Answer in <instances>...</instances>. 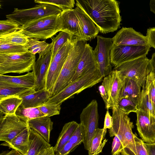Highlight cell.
<instances>
[{"mask_svg": "<svg viewBox=\"0 0 155 155\" xmlns=\"http://www.w3.org/2000/svg\"><path fill=\"white\" fill-rule=\"evenodd\" d=\"M76 5L92 20L101 33L113 32L121 21L119 2L115 0H76Z\"/></svg>", "mask_w": 155, "mask_h": 155, "instance_id": "obj_1", "label": "cell"}, {"mask_svg": "<svg viewBox=\"0 0 155 155\" xmlns=\"http://www.w3.org/2000/svg\"><path fill=\"white\" fill-rule=\"evenodd\" d=\"M87 43L85 40L76 39L54 86L51 97L58 94L71 84Z\"/></svg>", "mask_w": 155, "mask_h": 155, "instance_id": "obj_2", "label": "cell"}, {"mask_svg": "<svg viewBox=\"0 0 155 155\" xmlns=\"http://www.w3.org/2000/svg\"><path fill=\"white\" fill-rule=\"evenodd\" d=\"M99 69L90 72L71 83L56 95L50 97L45 103L61 104L85 89L91 87L103 81Z\"/></svg>", "mask_w": 155, "mask_h": 155, "instance_id": "obj_3", "label": "cell"}, {"mask_svg": "<svg viewBox=\"0 0 155 155\" xmlns=\"http://www.w3.org/2000/svg\"><path fill=\"white\" fill-rule=\"evenodd\" d=\"M35 59V55L29 51L17 54L0 53V75L29 72L33 71Z\"/></svg>", "mask_w": 155, "mask_h": 155, "instance_id": "obj_4", "label": "cell"}, {"mask_svg": "<svg viewBox=\"0 0 155 155\" xmlns=\"http://www.w3.org/2000/svg\"><path fill=\"white\" fill-rule=\"evenodd\" d=\"M62 11L58 7L46 3L39 4L28 9H19L15 8L11 14L6 17L24 26L44 17L60 13Z\"/></svg>", "mask_w": 155, "mask_h": 155, "instance_id": "obj_5", "label": "cell"}, {"mask_svg": "<svg viewBox=\"0 0 155 155\" xmlns=\"http://www.w3.org/2000/svg\"><path fill=\"white\" fill-rule=\"evenodd\" d=\"M60 14L44 17L21 26L20 28L29 38L46 39L51 38L59 31L58 18Z\"/></svg>", "mask_w": 155, "mask_h": 155, "instance_id": "obj_6", "label": "cell"}, {"mask_svg": "<svg viewBox=\"0 0 155 155\" xmlns=\"http://www.w3.org/2000/svg\"><path fill=\"white\" fill-rule=\"evenodd\" d=\"M114 69L119 71L124 78L135 81L143 87L151 71L150 59L146 56L140 57L122 64Z\"/></svg>", "mask_w": 155, "mask_h": 155, "instance_id": "obj_7", "label": "cell"}, {"mask_svg": "<svg viewBox=\"0 0 155 155\" xmlns=\"http://www.w3.org/2000/svg\"><path fill=\"white\" fill-rule=\"evenodd\" d=\"M80 119L84 132L83 142L84 148L88 151L92 139L98 128V104L96 100H92L83 109L80 115Z\"/></svg>", "mask_w": 155, "mask_h": 155, "instance_id": "obj_8", "label": "cell"}, {"mask_svg": "<svg viewBox=\"0 0 155 155\" xmlns=\"http://www.w3.org/2000/svg\"><path fill=\"white\" fill-rule=\"evenodd\" d=\"M150 48L149 44L116 46L113 44L110 52L111 64L115 68L124 63L146 56Z\"/></svg>", "mask_w": 155, "mask_h": 155, "instance_id": "obj_9", "label": "cell"}, {"mask_svg": "<svg viewBox=\"0 0 155 155\" xmlns=\"http://www.w3.org/2000/svg\"><path fill=\"white\" fill-rule=\"evenodd\" d=\"M124 78L120 72L113 70L104 77L102 83L105 88L107 97V110L117 107L120 99L124 84Z\"/></svg>", "mask_w": 155, "mask_h": 155, "instance_id": "obj_10", "label": "cell"}, {"mask_svg": "<svg viewBox=\"0 0 155 155\" xmlns=\"http://www.w3.org/2000/svg\"><path fill=\"white\" fill-rule=\"evenodd\" d=\"M0 140L10 141L29 127L28 121L24 120L15 114H0Z\"/></svg>", "mask_w": 155, "mask_h": 155, "instance_id": "obj_11", "label": "cell"}, {"mask_svg": "<svg viewBox=\"0 0 155 155\" xmlns=\"http://www.w3.org/2000/svg\"><path fill=\"white\" fill-rule=\"evenodd\" d=\"M97 42L94 50L101 76L104 77L112 71L110 60V52L113 45L112 38L101 36H97Z\"/></svg>", "mask_w": 155, "mask_h": 155, "instance_id": "obj_12", "label": "cell"}, {"mask_svg": "<svg viewBox=\"0 0 155 155\" xmlns=\"http://www.w3.org/2000/svg\"><path fill=\"white\" fill-rule=\"evenodd\" d=\"M136 126L140 137L147 143H155V117L137 109Z\"/></svg>", "mask_w": 155, "mask_h": 155, "instance_id": "obj_13", "label": "cell"}, {"mask_svg": "<svg viewBox=\"0 0 155 155\" xmlns=\"http://www.w3.org/2000/svg\"><path fill=\"white\" fill-rule=\"evenodd\" d=\"M58 23L59 31L66 32L74 39L86 40L81 32L74 9L62 10L58 16Z\"/></svg>", "mask_w": 155, "mask_h": 155, "instance_id": "obj_14", "label": "cell"}, {"mask_svg": "<svg viewBox=\"0 0 155 155\" xmlns=\"http://www.w3.org/2000/svg\"><path fill=\"white\" fill-rule=\"evenodd\" d=\"M116 46H143L148 44L147 37L132 28L123 27L112 38Z\"/></svg>", "mask_w": 155, "mask_h": 155, "instance_id": "obj_15", "label": "cell"}, {"mask_svg": "<svg viewBox=\"0 0 155 155\" xmlns=\"http://www.w3.org/2000/svg\"><path fill=\"white\" fill-rule=\"evenodd\" d=\"M99 69L93 48L89 44H86L85 48L71 83L91 71Z\"/></svg>", "mask_w": 155, "mask_h": 155, "instance_id": "obj_16", "label": "cell"}, {"mask_svg": "<svg viewBox=\"0 0 155 155\" xmlns=\"http://www.w3.org/2000/svg\"><path fill=\"white\" fill-rule=\"evenodd\" d=\"M51 51L45 56L38 58L35 61L32 71L35 76L34 89L36 91L45 88L46 77L51 64Z\"/></svg>", "mask_w": 155, "mask_h": 155, "instance_id": "obj_17", "label": "cell"}, {"mask_svg": "<svg viewBox=\"0 0 155 155\" xmlns=\"http://www.w3.org/2000/svg\"><path fill=\"white\" fill-rule=\"evenodd\" d=\"M82 33L86 40L91 41L96 37L99 31L91 19L80 8L74 9Z\"/></svg>", "mask_w": 155, "mask_h": 155, "instance_id": "obj_18", "label": "cell"}, {"mask_svg": "<svg viewBox=\"0 0 155 155\" xmlns=\"http://www.w3.org/2000/svg\"><path fill=\"white\" fill-rule=\"evenodd\" d=\"M29 127L40 134L47 142L49 143L51 132L53 123L47 116L38 117L28 121Z\"/></svg>", "mask_w": 155, "mask_h": 155, "instance_id": "obj_19", "label": "cell"}, {"mask_svg": "<svg viewBox=\"0 0 155 155\" xmlns=\"http://www.w3.org/2000/svg\"><path fill=\"white\" fill-rule=\"evenodd\" d=\"M30 128L28 127L10 141L2 143L1 145L17 150L23 155H27L30 145Z\"/></svg>", "mask_w": 155, "mask_h": 155, "instance_id": "obj_20", "label": "cell"}, {"mask_svg": "<svg viewBox=\"0 0 155 155\" xmlns=\"http://www.w3.org/2000/svg\"><path fill=\"white\" fill-rule=\"evenodd\" d=\"M0 83L29 88H34L35 78L33 71L19 76H13L0 75Z\"/></svg>", "mask_w": 155, "mask_h": 155, "instance_id": "obj_21", "label": "cell"}, {"mask_svg": "<svg viewBox=\"0 0 155 155\" xmlns=\"http://www.w3.org/2000/svg\"><path fill=\"white\" fill-rule=\"evenodd\" d=\"M49 92L45 88L20 97L21 105L24 107H36L45 103L50 98Z\"/></svg>", "mask_w": 155, "mask_h": 155, "instance_id": "obj_22", "label": "cell"}, {"mask_svg": "<svg viewBox=\"0 0 155 155\" xmlns=\"http://www.w3.org/2000/svg\"><path fill=\"white\" fill-rule=\"evenodd\" d=\"M35 91L34 88L19 87L0 83V100L10 96L20 97Z\"/></svg>", "mask_w": 155, "mask_h": 155, "instance_id": "obj_23", "label": "cell"}, {"mask_svg": "<svg viewBox=\"0 0 155 155\" xmlns=\"http://www.w3.org/2000/svg\"><path fill=\"white\" fill-rule=\"evenodd\" d=\"M79 124L72 121L66 123L63 126L56 143L54 147L56 154L58 153L63 146L68 142L78 127Z\"/></svg>", "mask_w": 155, "mask_h": 155, "instance_id": "obj_24", "label": "cell"}, {"mask_svg": "<svg viewBox=\"0 0 155 155\" xmlns=\"http://www.w3.org/2000/svg\"><path fill=\"white\" fill-rule=\"evenodd\" d=\"M141 86L135 81L124 78L120 99L123 98H128L137 103L141 93Z\"/></svg>", "mask_w": 155, "mask_h": 155, "instance_id": "obj_25", "label": "cell"}, {"mask_svg": "<svg viewBox=\"0 0 155 155\" xmlns=\"http://www.w3.org/2000/svg\"><path fill=\"white\" fill-rule=\"evenodd\" d=\"M64 64L53 61H51L46 74L45 85V88L49 92L50 97Z\"/></svg>", "mask_w": 155, "mask_h": 155, "instance_id": "obj_26", "label": "cell"}, {"mask_svg": "<svg viewBox=\"0 0 155 155\" xmlns=\"http://www.w3.org/2000/svg\"><path fill=\"white\" fill-rule=\"evenodd\" d=\"M30 145L27 155H37L42 149L51 147L40 134L30 128Z\"/></svg>", "mask_w": 155, "mask_h": 155, "instance_id": "obj_27", "label": "cell"}, {"mask_svg": "<svg viewBox=\"0 0 155 155\" xmlns=\"http://www.w3.org/2000/svg\"><path fill=\"white\" fill-rule=\"evenodd\" d=\"M25 46L30 53L35 55L38 53V58H40L51 51L52 43L48 44L45 41H41L35 38H29Z\"/></svg>", "mask_w": 155, "mask_h": 155, "instance_id": "obj_28", "label": "cell"}, {"mask_svg": "<svg viewBox=\"0 0 155 155\" xmlns=\"http://www.w3.org/2000/svg\"><path fill=\"white\" fill-rule=\"evenodd\" d=\"M22 101L21 98L15 96L7 97L0 100V114L4 115L15 114Z\"/></svg>", "mask_w": 155, "mask_h": 155, "instance_id": "obj_29", "label": "cell"}, {"mask_svg": "<svg viewBox=\"0 0 155 155\" xmlns=\"http://www.w3.org/2000/svg\"><path fill=\"white\" fill-rule=\"evenodd\" d=\"M107 132V129L104 128L97 129L88 151V155H97L102 152L103 148L108 140L105 138L102 143Z\"/></svg>", "mask_w": 155, "mask_h": 155, "instance_id": "obj_30", "label": "cell"}, {"mask_svg": "<svg viewBox=\"0 0 155 155\" xmlns=\"http://www.w3.org/2000/svg\"><path fill=\"white\" fill-rule=\"evenodd\" d=\"M15 114L21 119L28 121L38 117L46 116L37 107H24L20 105Z\"/></svg>", "mask_w": 155, "mask_h": 155, "instance_id": "obj_31", "label": "cell"}, {"mask_svg": "<svg viewBox=\"0 0 155 155\" xmlns=\"http://www.w3.org/2000/svg\"><path fill=\"white\" fill-rule=\"evenodd\" d=\"M29 38L23 33L20 28L19 30L14 32L0 36V40L25 46Z\"/></svg>", "mask_w": 155, "mask_h": 155, "instance_id": "obj_32", "label": "cell"}, {"mask_svg": "<svg viewBox=\"0 0 155 155\" xmlns=\"http://www.w3.org/2000/svg\"><path fill=\"white\" fill-rule=\"evenodd\" d=\"M74 38L70 35L63 31H60L59 34L52 39V47L51 61L59 50L66 43L69 39Z\"/></svg>", "mask_w": 155, "mask_h": 155, "instance_id": "obj_33", "label": "cell"}, {"mask_svg": "<svg viewBox=\"0 0 155 155\" xmlns=\"http://www.w3.org/2000/svg\"><path fill=\"white\" fill-rule=\"evenodd\" d=\"M28 51L25 46L0 40V53L17 54L26 52Z\"/></svg>", "mask_w": 155, "mask_h": 155, "instance_id": "obj_34", "label": "cell"}, {"mask_svg": "<svg viewBox=\"0 0 155 155\" xmlns=\"http://www.w3.org/2000/svg\"><path fill=\"white\" fill-rule=\"evenodd\" d=\"M137 109L148 113L155 117V111L148 96L146 93L145 86L143 87L137 103Z\"/></svg>", "mask_w": 155, "mask_h": 155, "instance_id": "obj_35", "label": "cell"}, {"mask_svg": "<svg viewBox=\"0 0 155 155\" xmlns=\"http://www.w3.org/2000/svg\"><path fill=\"white\" fill-rule=\"evenodd\" d=\"M145 88L155 111V76L151 71L146 77Z\"/></svg>", "mask_w": 155, "mask_h": 155, "instance_id": "obj_36", "label": "cell"}, {"mask_svg": "<svg viewBox=\"0 0 155 155\" xmlns=\"http://www.w3.org/2000/svg\"><path fill=\"white\" fill-rule=\"evenodd\" d=\"M21 26L14 21L9 19L0 21V36L14 32L19 30Z\"/></svg>", "mask_w": 155, "mask_h": 155, "instance_id": "obj_37", "label": "cell"}, {"mask_svg": "<svg viewBox=\"0 0 155 155\" xmlns=\"http://www.w3.org/2000/svg\"><path fill=\"white\" fill-rule=\"evenodd\" d=\"M137 103L128 98H123L119 101L117 107L125 113L128 115L131 112L136 113Z\"/></svg>", "mask_w": 155, "mask_h": 155, "instance_id": "obj_38", "label": "cell"}, {"mask_svg": "<svg viewBox=\"0 0 155 155\" xmlns=\"http://www.w3.org/2000/svg\"><path fill=\"white\" fill-rule=\"evenodd\" d=\"M34 2L38 4L46 3L53 5L62 11L72 9L75 4L74 0H35Z\"/></svg>", "mask_w": 155, "mask_h": 155, "instance_id": "obj_39", "label": "cell"}, {"mask_svg": "<svg viewBox=\"0 0 155 155\" xmlns=\"http://www.w3.org/2000/svg\"><path fill=\"white\" fill-rule=\"evenodd\" d=\"M61 104L45 103L37 107L46 116L50 117L58 115L61 109Z\"/></svg>", "mask_w": 155, "mask_h": 155, "instance_id": "obj_40", "label": "cell"}, {"mask_svg": "<svg viewBox=\"0 0 155 155\" xmlns=\"http://www.w3.org/2000/svg\"><path fill=\"white\" fill-rule=\"evenodd\" d=\"M84 138V128L80 123L71 137L69 142L77 146L83 143Z\"/></svg>", "mask_w": 155, "mask_h": 155, "instance_id": "obj_41", "label": "cell"}, {"mask_svg": "<svg viewBox=\"0 0 155 155\" xmlns=\"http://www.w3.org/2000/svg\"><path fill=\"white\" fill-rule=\"evenodd\" d=\"M146 36L148 44L150 47H153L155 49V27L147 29Z\"/></svg>", "mask_w": 155, "mask_h": 155, "instance_id": "obj_42", "label": "cell"}, {"mask_svg": "<svg viewBox=\"0 0 155 155\" xmlns=\"http://www.w3.org/2000/svg\"><path fill=\"white\" fill-rule=\"evenodd\" d=\"M77 147L69 142L67 143L62 147L61 150L55 155H68Z\"/></svg>", "mask_w": 155, "mask_h": 155, "instance_id": "obj_43", "label": "cell"}, {"mask_svg": "<svg viewBox=\"0 0 155 155\" xmlns=\"http://www.w3.org/2000/svg\"><path fill=\"white\" fill-rule=\"evenodd\" d=\"M113 121L112 116H110L108 110H107L105 115L103 128L107 129H110L112 127Z\"/></svg>", "mask_w": 155, "mask_h": 155, "instance_id": "obj_44", "label": "cell"}, {"mask_svg": "<svg viewBox=\"0 0 155 155\" xmlns=\"http://www.w3.org/2000/svg\"><path fill=\"white\" fill-rule=\"evenodd\" d=\"M123 147L121 143L117 142L113 139L112 144L111 155H115L121 152Z\"/></svg>", "mask_w": 155, "mask_h": 155, "instance_id": "obj_45", "label": "cell"}, {"mask_svg": "<svg viewBox=\"0 0 155 155\" xmlns=\"http://www.w3.org/2000/svg\"><path fill=\"white\" fill-rule=\"evenodd\" d=\"M98 90L101 96L105 103V107H106L107 105L108 100L107 94L104 87L103 85L101 84L98 87Z\"/></svg>", "mask_w": 155, "mask_h": 155, "instance_id": "obj_46", "label": "cell"}, {"mask_svg": "<svg viewBox=\"0 0 155 155\" xmlns=\"http://www.w3.org/2000/svg\"><path fill=\"white\" fill-rule=\"evenodd\" d=\"M144 146L148 155H155V143H144Z\"/></svg>", "mask_w": 155, "mask_h": 155, "instance_id": "obj_47", "label": "cell"}, {"mask_svg": "<svg viewBox=\"0 0 155 155\" xmlns=\"http://www.w3.org/2000/svg\"><path fill=\"white\" fill-rule=\"evenodd\" d=\"M37 155H55L54 147L45 148L41 150Z\"/></svg>", "mask_w": 155, "mask_h": 155, "instance_id": "obj_48", "label": "cell"}, {"mask_svg": "<svg viewBox=\"0 0 155 155\" xmlns=\"http://www.w3.org/2000/svg\"><path fill=\"white\" fill-rule=\"evenodd\" d=\"M150 65L151 71L155 76V52L153 54L151 58L150 59Z\"/></svg>", "mask_w": 155, "mask_h": 155, "instance_id": "obj_49", "label": "cell"}, {"mask_svg": "<svg viewBox=\"0 0 155 155\" xmlns=\"http://www.w3.org/2000/svg\"><path fill=\"white\" fill-rule=\"evenodd\" d=\"M0 155H23L20 152L13 149L10 151H5L1 153Z\"/></svg>", "mask_w": 155, "mask_h": 155, "instance_id": "obj_50", "label": "cell"}, {"mask_svg": "<svg viewBox=\"0 0 155 155\" xmlns=\"http://www.w3.org/2000/svg\"><path fill=\"white\" fill-rule=\"evenodd\" d=\"M150 11L155 14V0H151L150 2Z\"/></svg>", "mask_w": 155, "mask_h": 155, "instance_id": "obj_51", "label": "cell"}, {"mask_svg": "<svg viewBox=\"0 0 155 155\" xmlns=\"http://www.w3.org/2000/svg\"><path fill=\"white\" fill-rule=\"evenodd\" d=\"M121 154V153H118L117 154H116L115 155H121L120 154Z\"/></svg>", "mask_w": 155, "mask_h": 155, "instance_id": "obj_52", "label": "cell"}, {"mask_svg": "<svg viewBox=\"0 0 155 155\" xmlns=\"http://www.w3.org/2000/svg\"><path fill=\"white\" fill-rule=\"evenodd\" d=\"M99 155L98 154V155Z\"/></svg>", "mask_w": 155, "mask_h": 155, "instance_id": "obj_53", "label": "cell"}]
</instances>
